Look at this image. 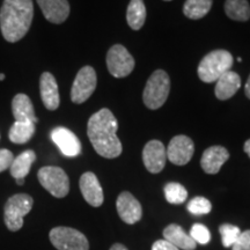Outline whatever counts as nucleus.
<instances>
[{"mask_svg":"<svg viewBox=\"0 0 250 250\" xmlns=\"http://www.w3.org/2000/svg\"><path fill=\"white\" fill-rule=\"evenodd\" d=\"M118 122L107 108L92 115L87 124V136L94 149L105 159H115L121 155L122 144L117 137Z\"/></svg>","mask_w":250,"mask_h":250,"instance_id":"1","label":"nucleus"},{"mask_svg":"<svg viewBox=\"0 0 250 250\" xmlns=\"http://www.w3.org/2000/svg\"><path fill=\"white\" fill-rule=\"evenodd\" d=\"M33 18V0H4L0 9V30L4 39L9 43L23 39Z\"/></svg>","mask_w":250,"mask_h":250,"instance_id":"2","label":"nucleus"},{"mask_svg":"<svg viewBox=\"0 0 250 250\" xmlns=\"http://www.w3.org/2000/svg\"><path fill=\"white\" fill-rule=\"evenodd\" d=\"M234 58L226 50H214L202 59L198 65V77L203 83H215L226 72L230 71Z\"/></svg>","mask_w":250,"mask_h":250,"instance_id":"3","label":"nucleus"},{"mask_svg":"<svg viewBox=\"0 0 250 250\" xmlns=\"http://www.w3.org/2000/svg\"><path fill=\"white\" fill-rule=\"evenodd\" d=\"M170 90V80L164 70H156L152 73L144 89L143 100L151 110L161 108L167 101Z\"/></svg>","mask_w":250,"mask_h":250,"instance_id":"4","label":"nucleus"},{"mask_svg":"<svg viewBox=\"0 0 250 250\" xmlns=\"http://www.w3.org/2000/svg\"><path fill=\"white\" fill-rule=\"evenodd\" d=\"M34 205L33 197L27 193H17L9 197L4 208V221L12 232L20 230L23 226V218L31 211Z\"/></svg>","mask_w":250,"mask_h":250,"instance_id":"5","label":"nucleus"},{"mask_svg":"<svg viewBox=\"0 0 250 250\" xmlns=\"http://www.w3.org/2000/svg\"><path fill=\"white\" fill-rule=\"evenodd\" d=\"M37 177L41 186L56 198H64L70 191V180L61 167H42L37 173Z\"/></svg>","mask_w":250,"mask_h":250,"instance_id":"6","label":"nucleus"},{"mask_svg":"<svg viewBox=\"0 0 250 250\" xmlns=\"http://www.w3.org/2000/svg\"><path fill=\"white\" fill-rule=\"evenodd\" d=\"M50 241L58 250H89L87 237L70 227H55L49 234Z\"/></svg>","mask_w":250,"mask_h":250,"instance_id":"7","label":"nucleus"},{"mask_svg":"<svg viewBox=\"0 0 250 250\" xmlns=\"http://www.w3.org/2000/svg\"><path fill=\"white\" fill-rule=\"evenodd\" d=\"M98 78L92 66H83L78 72L71 89V100L73 103L80 104L86 102L96 88Z\"/></svg>","mask_w":250,"mask_h":250,"instance_id":"8","label":"nucleus"},{"mask_svg":"<svg viewBox=\"0 0 250 250\" xmlns=\"http://www.w3.org/2000/svg\"><path fill=\"white\" fill-rule=\"evenodd\" d=\"M107 67L115 78H125L133 71L134 59L125 46L112 45L107 54Z\"/></svg>","mask_w":250,"mask_h":250,"instance_id":"9","label":"nucleus"},{"mask_svg":"<svg viewBox=\"0 0 250 250\" xmlns=\"http://www.w3.org/2000/svg\"><path fill=\"white\" fill-rule=\"evenodd\" d=\"M195 145L188 136L179 134L170 140L169 146L167 148V159H169L171 164L176 166H184L191 160Z\"/></svg>","mask_w":250,"mask_h":250,"instance_id":"10","label":"nucleus"},{"mask_svg":"<svg viewBox=\"0 0 250 250\" xmlns=\"http://www.w3.org/2000/svg\"><path fill=\"white\" fill-rule=\"evenodd\" d=\"M167 160V149L159 140H151L143 151V161L146 169L152 174H158L164 169Z\"/></svg>","mask_w":250,"mask_h":250,"instance_id":"11","label":"nucleus"},{"mask_svg":"<svg viewBox=\"0 0 250 250\" xmlns=\"http://www.w3.org/2000/svg\"><path fill=\"white\" fill-rule=\"evenodd\" d=\"M51 139L65 156L73 158L81 153V143L79 138L66 127L58 126L52 130Z\"/></svg>","mask_w":250,"mask_h":250,"instance_id":"12","label":"nucleus"},{"mask_svg":"<svg viewBox=\"0 0 250 250\" xmlns=\"http://www.w3.org/2000/svg\"><path fill=\"white\" fill-rule=\"evenodd\" d=\"M116 208L118 215L124 223L133 225L142 219L143 208L140 203L137 201L132 193L124 191L118 196L116 202Z\"/></svg>","mask_w":250,"mask_h":250,"instance_id":"13","label":"nucleus"},{"mask_svg":"<svg viewBox=\"0 0 250 250\" xmlns=\"http://www.w3.org/2000/svg\"><path fill=\"white\" fill-rule=\"evenodd\" d=\"M80 191L89 205L99 208L103 203V190L98 177L94 173L87 171L80 177Z\"/></svg>","mask_w":250,"mask_h":250,"instance_id":"14","label":"nucleus"},{"mask_svg":"<svg viewBox=\"0 0 250 250\" xmlns=\"http://www.w3.org/2000/svg\"><path fill=\"white\" fill-rule=\"evenodd\" d=\"M41 11L49 22L61 24L70 15L67 0H37Z\"/></svg>","mask_w":250,"mask_h":250,"instance_id":"15","label":"nucleus"},{"mask_svg":"<svg viewBox=\"0 0 250 250\" xmlns=\"http://www.w3.org/2000/svg\"><path fill=\"white\" fill-rule=\"evenodd\" d=\"M40 93L43 104L48 110H56L59 107L61 99L57 81L50 72H44L40 78Z\"/></svg>","mask_w":250,"mask_h":250,"instance_id":"16","label":"nucleus"},{"mask_svg":"<svg viewBox=\"0 0 250 250\" xmlns=\"http://www.w3.org/2000/svg\"><path fill=\"white\" fill-rule=\"evenodd\" d=\"M229 159V152L223 146H212L203 153L201 166L208 174H218L223 165Z\"/></svg>","mask_w":250,"mask_h":250,"instance_id":"17","label":"nucleus"},{"mask_svg":"<svg viewBox=\"0 0 250 250\" xmlns=\"http://www.w3.org/2000/svg\"><path fill=\"white\" fill-rule=\"evenodd\" d=\"M214 94L217 99L225 101L230 99L241 87V78L233 71H228L215 81Z\"/></svg>","mask_w":250,"mask_h":250,"instance_id":"18","label":"nucleus"},{"mask_svg":"<svg viewBox=\"0 0 250 250\" xmlns=\"http://www.w3.org/2000/svg\"><path fill=\"white\" fill-rule=\"evenodd\" d=\"M12 111L17 122H31L37 123V117L34 110V105L29 96L26 94H18L12 101Z\"/></svg>","mask_w":250,"mask_h":250,"instance_id":"19","label":"nucleus"},{"mask_svg":"<svg viewBox=\"0 0 250 250\" xmlns=\"http://www.w3.org/2000/svg\"><path fill=\"white\" fill-rule=\"evenodd\" d=\"M164 237L176 248L183 250H193L197 243L193 241L192 237L184 232V229L179 225L171 224L164 230Z\"/></svg>","mask_w":250,"mask_h":250,"instance_id":"20","label":"nucleus"},{"mask_svg":"<svg viewBox=\"0 0 250 250\" xmlns=\"http://www.w3.org/2000/svg\"><path fill=\"white\" fill-rule=\"evenodd\" d=\"M36 160L35 152L31 149H27L19 154L17 158H14L13 162H12L11 167H9V171L11 175L15 180H24V177L29 174L31 166Z\"/></svg>","mask_w":250,"mask_h":250,"instance_id":"21","label":"nucleus"},{"mask_svg":"<svg viewBox=\"0 0 250 250\" xmlns=\"http://www.w3.org/2000/svg\"><path fill=\"white\" fill-rule=\"evenodd\" d=\"M36 131V124L31 122H17L12 125L8 132V138L13 144L22 145L33 138Z\"/></svg>","mask_w":250,"mask_h":250,"instance_id":"22","label":"nucleus"},{"mask_svg":"<svg viewBox=\"0 0 250 250\" xmlns=\"http://www.w3.org/2000/svg\"><path fill=\"white\" fill-rule=\"evenodd\" d=\"M126 20L131 29H142L146 21V7L144 0H131L127 6Z\"/></svg>","mask_w":250,"mask_h":250,"instance_id":"23","label":"nucleus"},{"mask_svg":"<svg viewBox=\"0 0 250 250\" xmlns=\"http://www.w3.org/2000/svg\"><path fill=\"white\" fill-rule=\"evenodd\" d=\"M225 12L228 18L235 21H248L250 19L248 0H226Z\"/></svg>","mask_w":250,"mask_h":250,"instance_id":"24","label":"nucleus"},{"mask_svg":"<svg viewBox=\"0 0 250 250\" xmlns=\"http://www.w3.org/2000/svg\"><path fill=\"white\" fill-rule=\"evenodd\" d=\"M212 0H187L183 6V13L191 20L204 18L210 12Z\"/></svg>","mask_w":250,"mask_h":250,"instance_id":"25","label":"nucleus"},{"mask_svg":"<svg viewBox=\"0 0 250 250\" xmlns=\"http://www.w3.org/2000/svg\"><path fill=\"white\" fill-rule=\"evenodd\" d=\"M165 196L167 202H169L170 204L177 205L187 201L188 191L182 184L171 182L165 187Z\"/></svg>","mask_w":250,"mask_h":250,"instance_id":"26","label":"nucleus"},{"mask_svg":"<svg viewBox=\"0 0 250 250\" xmlns=\"http://www.w3.org/2000/svg\"><path fill=\"white\" fill-rule=\"evenodd\" d=\"M219 232L221 234V242H223V246L226 247V248H229L232 247L237 237L241 234V230L237 226H234V225L230 224H224L219 227Z\"/></svg>","mask_w":250,"mask_h":250,"instance_id":"27","label":"nucleus"},{"mask_svg":"<svg viewBox=\"0 0 250 250\" xmlns=\"http://www.w3.org/2000/svg\"><path fill=\"white\" fill-rule=\"evenodd\" d=\"M188 211L192 214H208L212 210V204L205 197H195L188 203Z\"/></svg>","mask_w":250,"mask_h":250,"instance_id":"28","label":"nucleus"},{"mask_svg":"<svg viewBox=\"0 0 250 250\" xmlns=\"http://www.w3.org/2000/svg\"><path fill=\"white\" fill-rule=\"evenodd\" d=\"M189 235L192 237L193 241L196 243H199V245H208L211 240L210 230L208 229V227L202 224L193 225Z\"/></svg>","mask_w":250,"mask_h":250,"instance_id":"29","label":"nucleus"},{"mask_svg":"<svg viewBox=\"0 0 250 250\" xmlns=\"http://www.w3.org/2000/svg\"><path fill=\"white\" fill-rule=\"evenodd\" d=\"M232 250H250V229L241 232L232 246Z\"/></svg>","mask_w":250,"mask_h":250,"instance_id":"30","label":"nucleus"},{"mask_svg":"<svg viewBox=\"0 0 250 250\" xmlns=\"http://www.w3.org/2000/svg\"><path fill=\"white\" fill-rule=\"evenodd\" d=\"M14 160V155L9 149H0V173L9 169L12 162Z\"/></svg>","mask_w":250,"mask_h":250,"instance_id":"31","label":"nucleus"},{"mask_svg":"<svg viewBox=\"0 0 250 250\" xmlns=\"http://www.w3.org/2000/svg\"><path fill=\"white\" fill-rule=\"evenodd\" d=\"M152 250H180L176 248L174 245H171L170 242H168L167 240H158L153 243Z\"/></svg>","mask_w":250,"mask_h":250,"instance_id":"32","label":"nucleus"},{"mask_svg":"<svg viewBox=\"0 0 250 250\" xmlns=\"http://www.w3.org/2000/svg\"><path fill=\"white\" fill-rule=\"evenodd\" d=\"M245 93L247 95V98L250 100V76L248 78V80H247L246 83V86H245Z\"/></svg>","mask_w":250,"mask_h":250,"instance_id":"33","label":"nucleus"},{"mask_svg":"<svg viewBox=\"0 0 250 250\" xmlns=\"http://www.w3.org/2000/svg\"><path fill=\"white\" fill-rule=\"evenodd\" d=\"M110 250H127V249L126 247L121 245V243H115V245L110 248Z\"/></svg>","mask_w":250,"mask_h":250,"instance_id":"34","label":"nucleus"},{"mask_svg":"<svg viewBox=\"0 0 250 250\" xmlns=\"http://www.w3.org/2000/svg\"><path fill=\"white\" fill-rule=\"evenodd\" d=\"M243 149H245V152L247 153V154L249 155L250 158V139L247 140V142L245 143V146H243Z\"/></svg>","mask_w":250,"mask_h":250,"instance_id":"35","label":"nucleus"},{"mask_svg":"<svg viewBox=\"0 0 250 250\" xmlns=\"http://www.w3.org/2000/svg\"><path fill=\"white\" fill-rule=\"evenodd\" d=\"M15 181H17V184H19V186H22L24 183V180H15Z\"/></svg>","mask_w":250,"mask_h":250,"instance_id":"36","label":"nucleus"},{"mask_svg":"<svg viewBox=\"0 0 250 250\" xmlns=\"http://www.w3.org/2000/svg\"><path fill=\"white\" fill-rule=\"evenodd\" d=\"M5 79V74H0V81H2V80H4Z\"/></svg>","mask_w":250,"mask_h":250,"instance_id":"37","label":"nucleus"},{"mask_svg":"<svg viewBox=\"0 0 250 250\" xmlns=\"http://www.w3.org/2000/svg\"><path fill=\"white\" fill-rule=\"evenodd\" d=\"M165 1H170V0H165Z\"/></svg>","mask_w":250,"mask_h":250,"instance_id":"38","label":"nucleus"}]
</instances>
